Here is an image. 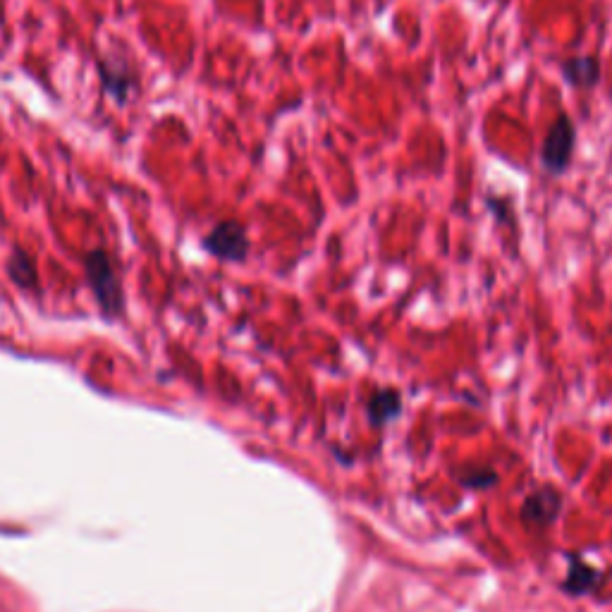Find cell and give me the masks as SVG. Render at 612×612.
<instances>
[{
	"label": "cell",
	"mask_w": 612,
	"mask_h": 612,
	"mask_svg": "<svg viewBox=\"0 0 612 612\" xmlns=\"http://www.w3.org/2000/svg\"><path fill=\"white\" fill-rule=\"evenodd\" d=\"M560 77L569 89L589 91L601 84V60L596 55H572L560 63Z\"/></svg>",
	"instance_id": "4"
},
{
	"label": "cell",
	"mask_w": 612,
	"mask_h": 612,
	"mask_svg": "<svg viewBox=\"0 0 612 612\" xmlns=\"http://www.w3.org/2000/svg\"><path fill=\"white\" fill-rule=\"evenodd\" d=\"M459 483L464 488H471V491H486V488H493L498 483V474L491 467H469L459 474Z\"/></svg>",
	"instance_id": "9"
},
{
	"label": "cell",
	"mask_w": 612,
	"mask_h": 612,
	"mask_svg": "<svg viewBox=\"0 0 612 612\" xmlns=\"http://www.w3.org/2000/svg\"><path fill=\"white\" fill-rule=\"evenodd\" d=\"M204 249L220 261H244L249 254V235L237 220H223L204 237Z\"/></svg>",
	"instance_id": "2"
},
{
	"label": "cell",
	"mask_w": 612,
	"mask_h": 612,
	"mask_svg": "<svg viewBox=\"0 0 612 612\" xmlns=\"http://www.w3.org/2000/svg\"><path fill=\"white\" fill-rule=\"evenodd\" d=\"M562 510V495L555 488H541L531 493L522 505V522L529 529H543L553 524Z\"/></svg>",
	"instance_id": "3"
},
{
	"label": "cell",
	"mask_w": 612,
	"mask_h": 612,
	"mask_svg": "<svg viewBox=\"0 0 612 612\" xmlns=\"http://www.w3.org/2000/svg\"><path fill=\"white\" fill-rule=\"evenodd\" d=\"M87 273L91 285H94L96 297L103 306H115L120 302V287L115 280V271L110 266L108 256L103 252H91L87 259Z\"/></svg>",
	"instance_id": "5"
},
{
	"label": "cell",
	"mask_w": 612,
	"mask_h": 612,
	"mask_svg": "<svg viewBox=\"0 0 612 612\" xmlns=\"http://www.w3.org/2000/svg\"><path fill=\"white\" fill-rule=\"evenodd\" d=\"M10 273H12V278L17 280V283L27 285V283H32V280H34V268H32V263H29V259L24 254L12 256Z\"/></svg>",
	"instance_id": "10"
},
{
	"label": "cell",
	"mask_w": 612,
	"mask_h": 612,
	"mask_svg": "<svg viewBox=\"0 0 612 612\" xmlns=\"http://www.w3.org/2000/svg\"><path fill=\"white\" fill-rule=\"evenodd\" d=\"M603 586V572L601 569L591 567L589 562L581 558H569L567 577L562 581V591L569 596H589V593L598 591Z\"/></svg>",
	"instance_id": "6"
},
{
	"label": "cell",
	"mask_w": 612,
	"mask_h": 612,
	"mask_svg": "<svg viewBox=\"0 0 612 612\" xmlns=\"http://www.w3.org/2000/svg\"><path fill=\"white\" fill-rule=\"evenodd\" d=\"M402 412V395L395 388H378L371 393L369 402H366V414H369L371 426L381 428L390 421L397 419Z\"/></svg>",
	"instance_id": "8"
},
{
	"label": "cell",
	"mask_w": 612,
	"mask_h": 612,
	"mask_svg": "<svg viewBox=\"0 0 612 612\" xmlns=\"http://www.w3.org/2000/svg\"><path fill=\"white\" fill-rule=\"evenodd\" d=\"M99 72H101L103 89H106L108 94L120 103V106L122 103H127V99H130V94H132V87H134L130 67H127L125 63H120V60L110 58V60H101Z\"/></svg>",
	"instance_id": "7"
},
{
	"label": "cell",
	"mask_w": 612,
	"mask_h": 612,
	"mask_svg": "<svg viewBox=\"0 0 612 612\" xmlns=\"http://www.w3.org/2000/svg\"><path fill=\"white\" fill-rule=\"evenodd\" d=\"M574 151H577V125L569 118V113H562L555 118L553 125L546 130V137L541 142V168L550 177H562L572 168Z\"/></svg>",
	"instance_id": "1"
}]
</instances>
